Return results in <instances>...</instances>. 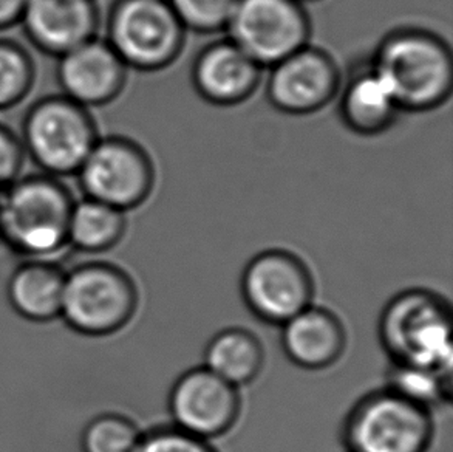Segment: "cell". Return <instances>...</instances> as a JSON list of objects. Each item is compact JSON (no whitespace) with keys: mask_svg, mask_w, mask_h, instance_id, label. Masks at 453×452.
<instances>
[{"mask_svg":"<svg viewBox=\"0 0 453 452\" xmlns=\"http://www.w3.org/2000/svg\"><path fill=\"white\" fill-rule=\"evenodd\" d=\"M0 203H2V192H0Z\"/></svg>","mask_w":453,"mask_h":452,"instance_id":"cell-29","label":"cell"},{"mask_svg":"<svg viewBox=\"0 0 453 452\" xmlns=\"http://www.w3.org/2000/svg\"><path fill=\"white\" fill-rule=\"evenodd\" d=\"M225 30L264 68L308 45L311 22L297 0H239Z\"/></svg>","mask_w":453,"mask_h":452,"instance_id":"cell-10","label":"cell"},{"mask_svg":"<svg viewBox=\"0 0 453 452\" xmlns=\"http://www.w3.org/2000/svg\"><path fill=\"white\" fill-rule=\"evenodd\" d=\"M386 387L434 412L450 401L452 375L390 362Z\"/></svg>","mask_w":453,"mask_h":452,"instance_id":"cell-21","label":"cell"},{"mask_svg":"<svg viewBox=\"0 0 453 452\" xmlns=\"http://www.w3.org/2000/svg\"><path fill=\"white\" fill-rule=\"evenodd\" d=\"M135 452H219L211 441L165 425L142 433V441Z\"/></svg>","mask_w":453,"mask_h":452,"instance_id":"cell-25","label":"cell"},{"mask_svg":"<svg viewBox=\"0 0 453 452\" xmlns=\"http://www.w3.org/2000/svg\"><path fill=\"white\" fill-rule=\"evenodd\" d=\"M87 199L127 213L142 207L155 186V166L144 147L127 136H99L74 175Z\"/></svg>","mask_w":453,"mask_h":452,"instance_id":"cell-8","label":"cell"},{"mask_svg":"<svg viewBox=\"0 0 453 452\" xmlns=\"http://www.w3.org/2000/svg\"><path fill=\"white\" fill-rule=\"evenodd\" d=\"M399 112L392 92L370 62L356 68L345 82L341 118L351 132L364 136L382 134L392 126Z\"/></svg>","mask_w":453,"mask_h":452,"instance_id":"cell-18","label":"cell"},{"mask_svg":"<svg viewBox=\"0 0 453 452\" xmlns=\"http://www.w3.org/2000/svg\"><path fill=\"white\" fill-rule=\"evenodd\" d=\"M378 337L392 364L452 375V308L427 288L393 296L380 312Z\"/></svg>","mask_w":453,"mask_h":452,"instance_id":"cell-3","label":"cell"},{"mask_svg":"<svg viewBox=\"0 0 453 452\" xmlns=\"http://www.w3.org/2000/svg\"><path fill=\"white\" fill-rule=\"evenodd\" d=\"M126 214L127 213L93 199H76L68 223V248L86 256L109 253L126 236Z\"/></svg>","mask_w":453,"mask_h":452,"instance_id":"cell-20","label":"cell"},{"mask_svg":"<svg viewBox=\"0 0 453 452\" xmlns=\"http://www.w3.org/2000/svg\"><path fill=\"white\" fill-rule=\"evenodd\" d=\"M65 271L53 259H22L6 282V300L19 318L33 324L61 319Z\"/></svg>","mask_w":453,"mask_h":452,"instance_id":"cell-17","label":"cell"},{"mask_svg":"<svg viewBox=\"0 0 453 452\" xmlns=\"http://www.w3.org/2000/svg\"><path fill=\"white\" fill-rule=\"evenodd\" d=\"M297 2H301L302 5H303V4H310V2H318V0H297Z\"/></svg>","mask_w":453,"mask_h":452,"instance_id":"cell-28","label":"cell"},{"mask_svg":"<svg viewBox=\"0 0 453 452\" xmlns=\"http://www.w3.org/2000/svg\"><path fill=\"white\" fill-rule=\"evenodd\" d=\"M167 410L172 426L203 440H215L239 422L240 389L208 367H192L173 381L167 395Z\"/></svg>","mask_w":453,"mask_h":452,"instance_id":"cell-11","label":"cell"},{"mask_svg":"<svg viewBox=\"0 0 453 452\" xmlns=\"http://www.w3.org/2000/svg\"><path fill=\"white\" fill-rule=\"evenodd\" d=\"M19 25L35 49L58 59L98 37L101 12L96 0H27Z\"/></svg>","mask_w":453,"mask_h":452,"instance_id":"cell-14","label":"cell"},{"mask_svg":"<svg viewBox=\"0 0 453 452\" xmlns=\"http://www.w3.org/2000/svg\"><path fill=\"white\" fill-rule=\"evenodd\" d=\"M434 435V412L386 386L359 398L341 429L347 452H427Z\"/></svg>","mask_w":453,"mask_h":452,"instance_id":"cell-6","label":"cell"},{"mask_svg":"<svg viewBox=\"0 0 453 452\" xmlns=\"http://www.w3.org/2000/svg\"><path fill=\"white\" fill-rule=\"evenodd\" d=\"M186 28L167 0H117L107 18V37L127 68L169 67L184 45Z\"/></svg>","mask_w":453,"mask_h":452,"instance_id":"cell-7","label":"cell"},{"mask_svg":"<svg viewBox=\"0 0 453 452\" xmlns=\"http://www.w3.org/2000/svg\"><path fill=\"white\" fill-rule=\"evenodd\" d=\"M73 192L62 178L22 175L2 192L0 242L20 259H53L68 248Z\"/></svg>","mask_w":453,"mask_h":452,"instance_id":"cell-1","label":"cell"},{"mask_svg":"<svg viewBox=\"0 0 453 452\" xmlns=\"http://www.w3.org/2000/svg\"><path fill=\"white\" fill-rule=\"evenodd\" d=\"M280 346L295 366L303 370H325L342 358L347 331L336 313L311 304L280 325Z\"/></svg>","mask_w":453,"mask_h":452,"instance_id":"cell-16","label":"cell"},{"mask_svg":"<svg viewBox=\"0 0 453 452\" xmlns=\"http://www.w3.org/2000/svg\"><path fill=\"white\" fill-rule=\"evenodd\" d=\"M129 68L105 39H90L58 58L56 78L62 95L92 111L123 93Z\"/></svg>","mask_w":453,"mask_h":452,"instance_id":"cell-13","label":"cell"},{"mask_svg":"<svg viewBox=\"0 0 453 452\" xmlns=\"http://www.w3.org/2000/svg\"><path fill=\"white\" fill-rule=\"evenodd\" d=\"M27 0H0V31L10 30L20 22Z\"/></svg>","mask_w":453,"mask_h":452,"instance_id":"cell-27","label":"cell"},{"mask_svg":"<svg viewBox=\"0 0 453 452\" xmlns=\"http://www.w3.org/2000/svg\"><path fill=\"white\" fill-rule=\"evenodd\" d=\"M314 292L311 269L297 254L282 248L256 254L240 277L246 308L258 321L277 327L311 306Z\"/></svg>","mask_w":453,"mask_h":452,"instance_id":"cell-9","label":"cell"},{"mask_svg":"<svg viewBox=\"0 0 453 452\" xmlns=\"http://www.w3.org/2000/svg\"><path fill=\"white\" fill-rule=\"evenodd\" d=\"M19 136L39 172L64 180L78 174L101 135L92 111L61 93L31 105Z\"/></svg>","mask_w":453,"mask_h":452,"instance_id":"cell-5","label":"cell"},{"mask_svg":"<svg viewBox=\"0 0 453 452\" xmlns=\"http://www.w3.org/2000/svg\"><path fill=\"white\" fill-rule=\"evenodd\" d=\"M203 366L240 389L254 383L264 370L265 348L251 331L227 327L209 339Z\"/></svg>","mask_w":453,"mask_h":452,"instance_id":"cell-19","label":"cell"},{"mask_svg":"<svg viewBox=\"0 0 453 452\" xmlns=\"http://www.w3.org/2000/svg\"><path fill=\"white\" fill-rule=\"evenodd\" d=\"M140 290L129 271L103 259H87L65 271L61 321L86 338H109L135 318Z\"/></svg>","mask_w":453,"mask_h":452,"instance_id":"cell-4","label":"cell"},{"mask_svg":"<svg viewBox=\"0 0 453 452\" xmlns=\"http://www.w3.org/2000/svg\"><path fill=\"white\" fill-rule=\"evenodd\" d=\"M142 428L119 412L92 417L81 431L82 452H135L142 441Z\"/></svg>","mask_w":453,"mask_h":452,"instance_id":"cell-23","label":"cell"},{"mask_svg":"<svg viewBox=\"0 0 453 452\" xmlns=\"http://www.w3.org/2000/svg\"><path fill=\"white\" fill-rule=\"evenodd\" d=\"M25 161L27 155L20 136L0 122V192L22 177Z\"/></svg>","mask_w":453,"mask_h":452,"instance_id":"cell-26","label":"cell"},{"mask_svg":"<svg viewBox=\"0 0 453 452\" xmlns=\"http://www.w3.org/2000/svg\"><path fill=\"white\" fill-rule=\"evenodd\" d=\"M36 70V62L22 43L0 37V112L12 111L28 98Z\"/></svg>","mask_w":453,"mask_h":452,"instance_id":"cell-22","label":"cell"},{"mask_svg":"<svg viewBox=\"0 0 453 452\" xmlns=\"http://www.w3.org/2000/svg\"><path fill=\"white\" fill-rule=\"evenodd\" d=\"M186 30L200 35L226 28L239 0H167Z\"/></svg>","mask_w":453,"mask_h":452,"instance_id":"cell-24","label":"cell"},{"mask_svg":"<svg viewBox=\"0 0 453 452\" xmlns=\"http://www.w3.org/2000/svg\"><path fill=\"white\" fill-rule=\"evenodd\" d=\"M270 68L266 95L274 109L288 115L324 109L342 84L336 61L310 43Z\"/></svg>","mask_w":453,"mask_h":452,"instance_id":"cell-12","label":"cell"},{"mask_svg":"<svg viewBox=\"0 0 453 452\" xmlns=\"http://www.w3.org/2000/svg\"><path fill=\"white\" fill-rule=\"evenodd\" d=\"M370 64L392 92L399 111H432L452 93V51L432 31H392L380 41Z\"/></svg>","mask_w":453,"mask_h":452,"instance_id":"cell-2","label":"cell"},{"mask_svg":"<svg viewBox=\"0 0 453 452\" xmlns=\"http://www.w3.org/2000/svg\"><path fill=\"white\" fill-rule=\"evenodd\" d=\"M260 80L262 67L229 39L204 47L192 66V84L211 105H240L256 92Z\"/></svg>","mask_w":453,"mask_h":452,"instance_id":"cell-15","label":"cell"}]
</instances>
